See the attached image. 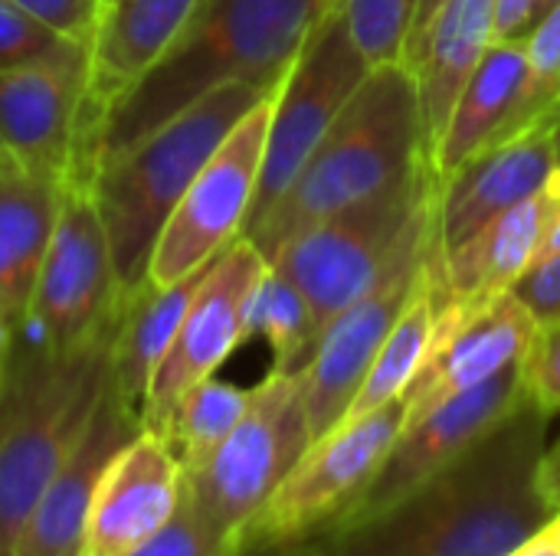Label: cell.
<instances>
[{
    "label": "cell",
    "instance_id": "cell-1",
    "mask_svg": "<svg viewBox=\"0 0 560 556\" xmlns=\"http://www.w3.org/2000/svg\"><path fill=\"white\" fill-rule=\"evenodd\" d=\"M548 423L525 403L390 511L305 544L322 556H512L558 518L538 478Z\"/></svg>",
    "mask_w": 560,
    "mask_h": 556
},
{
    "label": "cell",
    "instance_id": "cell-2",
    "mask_svg": "<svg viewBox=\"0 0 560 556\" xmlns=\"http://www.w3.org/2000/svg\"><path fill=\"white\" fill-rule=\"evenodd\" d=\"M328 7L331 0H200L167 52L108 115L95 167L223 85H279Z\"/></svg>",
    "mask_w": 560,
    "mask_h": 556
},
{
    "label": "cell",
    "instance_id": "cell-3",
    "mask_svg": "<svg viewBox=\"0 0 560 556\" xmlns=\"http://www.w3.org/2000/svg\"><path fill=\"white\" fill-rule=\"evenodd\" d=\"M430 157L413 69L384 62L368 72L289 190L243 233L266 262L318 220L384 190Z\"/></svg>",
    "mask_w": 560,
    "mask_h": 556
},
{
    "label": "cell",
    "instance_id": "cell-4",
    "mask_svg": "<svg viewBox=\"0 0 560 556\" xmlns=\"http://www.w3.org/2000/svg\"><path fill=\"white\" fill-rule=\"evenodd\" d=\"M125 315V311H121ZM121 315L79 351H49L20 338L0 377V554L85 433L112 380V344Z\"/></svg>",
    "mask_w": 560,
    "mask_h": 556
},
{
    "label": "cell",
    "instance_id": "cell-5",
    "mask_svg": "<svg viewBox=\"0 0 560 556\" xmlns=\"http://www.w3.org/2000/svg\"><path fill=\"white\" fill-rule=\"evenodd\" d=\"M272 88L246 82L223 85L95 167L89 187L108 229L125 295L148 285V265L174 206L233 125Z\"/></svg>",
    "mask_w": 560,
    "mask_h": 556
},
{
    "label": "cell",
    "instance_id": "cell-6",
    "mask_svg": "<svg viewBox=\"0 0 560 556\" xmlns=\"http://www.w3.org/2000/svg\"><path fill=\"white\" fill-rule=\"evenodd\" d=\"M436 193L440 177L423 157L384 190L318 220L276 252L269 265L305 295L318 338L400 262L436 249Z\"/></svg>",
    "mask_w": 560,
    "mask_h": 556
},
{
    "label": "cell",
    "instance_id": "cell-7",
    "mask_svg": "<svg viewBox=\"0 0 560 556\" xmlns=\"http://www.w3.org/2000/svg\"><path fill=\"white\" fill-rule=\"evenodd\" d=\"M312 433L295 374L269 370L253 387L236 429L187 475L190 508L220 534L243 544L276 488L308 452Z\"/></svg>",
    "mask_w": 560,
    "mask_h": 556
},
{
    "label": "cell",
    "instance_id": "cell-8",
    "mask_svg": "<svg viewBox=\"0 0 560 556\" xmlns=\"http://www.w3.org/2000/svg\"><path fill=\"white\" fill-rule=\"evenodd\" d=\"M371 69L374 66L348 29L341 3L331 0L276 85L262 177L243 233L289 190Z\"/></svg>",
    "mask_w": 560,
    "mask_h": 556
},
{
    "label": "cell",
    "instance_id": "cell-9",
    "mask_svg": "<svg viewBox=\"0 0 560 556\" xmlns=\"http://www.w3.org/2000/svg\"><path fill=\"white\" fill-rule=\"evenodd\" d=\"M128 305L118 285L108 229L89 184H69L59 197L52 236L36 275L23 338L49 351H79L98 338Z\"/></svg>",
    "mask_w": 560,
    "mask_h": 556
},
{
    "label": "cell",
    "instance_id": "cell-10",
    "mask_svg": "<svg viewBox=\"0 0 560 556\" xmlns=\"http://www.w3.org/2000/svg\"><path fill=\"white\" fill-rule=\"evenodd\" d=\"M404 426L407 403L400 397L377 413L338 426L312 442L246 531L243 551L305 544L331 531L371 485Z\"/></svg>",
    "mask_w": 560,
    "mask_h": 556
},
{
    "label": "cell",
    "instance_id": "cell-11",
    "mask_svg": "<svg viewBox=\"0 0 560 556\" xmlns=\"http://www.w3.org/2000/svg\"><path fill=\"white\" fill-rule=\"evenodd\" d=\"M272 95L276 88L233 125L174 206L154 246L148 285L167 288L207 269L233 239L243 236L262 177Z\"/></svg>",
    "mask_w": 560,
    "mask_h": 556
},
{
    "label": "cell",
    "instance_id": "cell-12",
    "mask_svg": "<svg viewBox=\"0 0 560 556\" xmlns=\"http://www.w3.org/2000/svg\"><path fill=\"white\" fill-rule=\"evenodd\" d=\"M266 269L269 262L262 252L243 236L210 262L164 360L144 390L141 429L164 436L180 397L213 377L220 364L246 341V301Z\"/></svg>",
    "mask_w": 560,
    "mask_h": 556
},
{
    "label": "cell",
    "instance_id": "cell-13",
    "mask_svg": "<svg viewBox=\"0 0 560 556\" xmlns=\"http://www.w3.org/2000/svg\"><path fill=\"white\" fill-rule=\"evenodd\" d=\"M85 85L89 46L75 39L39 62L0 72V147L56 187L82 184Z\"/></svg>",
    "mask_w": 560,
    "mask_h": 556
},
{
    "label": "cell",
    "instance_id": "cell-14",
    "mask_svg": "<svg viewBox=\"0 0 560 556\" xmlns=\"http://www.w3.org/2000/svg\"><path fill=\"white\" fill-rule=\"evenodd\" d=\"M525 403L528 397L522 387V370L518 364H512L492 380L436 406L423 419L407 423L397 442L390 446L387 459L381 462L377 475L371 478V485L361 492V498L345 511V518L331 531L354 528L390 511L417 488H423L430 478H436L443 469H450L459 456H466L482 436H489Z\"/></svg>",
    "mask_w": 560,
    "mask_h": 556
},
{
    "label": "cell",
    "instance_id": "cell-15",
    "mask_svg": "<svg viewBox=\"0 0 560 556\" xmlns=\"http://www.w3.org/2000/svg\"><path fill=\"white\" fill-rule=\"evenodd\" d=\"M436 265V249L400 262L371 295L345 308L318 338L312 357L295 370L312 442L341 426L387 334Z\"/></svg>",
    "mask_w": 560,
    "mask_h": 556
},
{
    "label": "cell",
    "instance_id": "cell-16",
    "mask_svg": "<svg viewBox=\"0 0 560 556\" xmlns=\"http://www.w3.org/2000/svg\"><path fill=\"white\" fill-rule=\"evenodd\" d=\"M560 220V167L522 203L482 226L469 242L436 262L433 301L436 321L469 318L515 292L538 265Z\"/></svg>",
    "mask_w": 560,
    "mask_h": 556
},
{
    "label": "cell",
    "instance_id": "cell-17",
    "mask_svg": "<svg viewBox=\"0 0 560 556\" xmlns=\"http://www.w3.org/2000/svg\"><path fill=\"white\" fill-rule=\"evenodd\" d=\"M200 0H105L89 39V85L82 105V184L92 180L98 141L115 105L151 72Z\"/></svg>",
    "mask_w": 560,
    "mask_h": 556
},
{
    "label": "cell",
    "instance_id": "cell-18",
    "mask_svg": "<svg viewBox=\"0 0 560 556\" xmlns=\"http://www.w3.org/2000/svg\"><path fill=\"white\" fill-rule=\"evenodd\" d=\"M555 170L558 154L548 118L476 151L440 180L436 259H446L495 216L532 197Z\"/></svg>",
    "mask_w": 560,
    "mask_h": 556
},
{
    "label": "cell",
    "instance_id": "cell-19",
    "mask_svg": "<svg viewBox=\"0 0 560 556\" xmlns=\"http://www.w3.org/2000/svg\"><path fill=\"white\" fill-rule=\"evenodd\" d=\"M187 498V475L174 446L141 429L105 469L89 524L82 556H121L167 528Z\"/></svg>",
    "mask_w": 560,
    "mask_h": 556
},
{
    "label": "cell",
    "instance_id": "cell-20",
    "mask_svg": "<svg viewBox=\"0 0 560 556\" xmlns=\"http://www.w3.org/2000/svg\"><path fill=\"white\" fill-rule=\"evenodd\" d=\"M141 433V413L131 410L112 387L95 406L75 449L49 478L30 518L23 521L10 556H82L85 524L95 488L112 459Z\"/></svg>",
    "mask_w": 560,
    "mask_h": 556
},
{
    "label": "cell",
    "instance_id": "cell-21",
    "mask_svg": "<svg viewBox=\"0 0 560 556\" xmlns=\"http://www.w3.org/2000/svg\"><path fill=\"white\" fill-rule=\"evenodd\" d=\"M532 331L535 318L515 292L469 318L436 321L430 354L404 393L407 423L423 419L453 397L518 364L532 341Z\"/></svg>",
    "mask_w": 560,
    "mask_h": 556
},
{
    "label": "cell",
    "instance_id": "cell-22",
    "mask_svg": "<svg viewBox=\"0 0 560 556\" xmlns=\"http://www.w3.org/2000/svg\"><path fill=\"white\" fill-rule=\"evenodd\" d=\"M59 197L62 187L30 174L0 147V364L26 331Z\"/></svg>",
    "mask_w": 560,
    "mask_h": 556
},
{
    "label": "cell",
    "instance_id": "cell-23",
    "mask_svg": "<svg viewBox=\"0 0 560 556\" xmlns=\"http://www.w3.org/2000/svg\"><path fill=\"white\" fill-rule=\"evenodd\" d=\"M499 7L502 0H443L427 29L413 75L420 88V115L430 154L450 121V111L469 72L495 43Z\"/></svg>",
    "mask_w": 560,
    "mask_h": 556
},
{
    "label": "cell",
    "instance_id": "cell-24",
    "mask_svg": "<svg viewBox=\"0 0 560 556\" xmlns=\"http://www.w3.org/2000/svg\"><path fill=\"white\" fill-rule=\"evenodd\" d=\"M525 75H528L525 39H495L482 52L430 154L440 180L453 174L463 161H469L476 151L499 141L522 98Z\"/></svg>",
    "mask_w": 560,
    "mask_h": 556
},
{
    "label": "cell",
    "instance_id": "cell-25",
    "mask_svg": "<svg viewBox=\"0 0 560 556\" xmlns=\"http://www.w3.org/2000/svg\"><path fill=\"white\" fill-rule=\"evenodd\" d=\"M207 269H200L167 288L144 285L135 295H128V305H125V315L118 321L115 344H112V387L131 410L141 413L144 390H148L158 364L164 360Z\"/></svg>",
    "mask_w": 560,
    "mask_h": 556
},
{
    "label": "cell",
    "instance_id": "cell-26",
    "mask_svg": "<svg viewBox=\"0 0 560 556\" xmlns=\"http://www.w3.org/2000/svg\"><path fill=\"white\" fill-rule=\"evenodd\" d=\"M433 328H436V301H433V272H430L427 282L410 298L400 321L394 324V331L387 334V341H384L381 354L374 357V364H371L358 397L351 400L341 426L358 423V419L377 413L381 406H387L407 393V387L413 383V377L420 374V367L430 354Z\"/></svg>",
    "mask_w": 560,
    "mask_h": 556
},
{
    "label": "cell",
    "instance_id": "cell-27",
    "mask_svg": "<svg viewBox=\"0 0 560 556\" xmlns=\"http://www.w3.org/2000/svg\"><path fill=\"white\" fill-rule=\"evenodd\" d=\"M266 338L272 351V370L295 374L318 344V328L305 295L279 272L266 269L246 301V341Z\"/></svg>",
    "mask_w": 560,
    "mask_h": 556
},
{
    "label": "cell",
    "instance_id": "cell-28",
    "mask_svg": "<svg viewBox=\"0 0 560 556\" xmlns=\"http://www.w3.org/2000/svg\"><path fill=\"white\" fill-rule=\"evenodd\" d=\"M249 393L253 390L207 377L203 383L190 387L180 397L164 429V439L174 446L184 472H194L197 465H203L213 456V449L236 429V423L243 419L249 406Z\"/></svg>",
    "mask_w": 560,
    "mask_h": 556
},
{
    "label": "cell",
    "instance_id": "cell-29",
    "mask_svg": "<svg viewBox=\"0 0 560 556\" xmlns=\"http://www.w3.org/2000/svg\"><path fill=\"white\" fill-rule=\"evenodd\" d=\"M525 56H528L525 88L499 141L541 121L560 102V3L532 26V33L525 36Z\"/></svg>",
    "mask_w": 560,
    "mask_h": 556
},
{
    "label": "cell",
    "instance_id": "cell-30",
    "mask_svg": "<svg viewBox=\"0 0 560 556\" xmlns=\"http://www.w3.org/2000/svg\"><path fill=\"white\" fill-rule=\"evenodd\" d=\"M348 29L371 66L404 62V43L417 13V0H338Z\"/></svg>",
    "mask_w": 560,
    "mask_h": 556
},
{
    "label": "cell",
    "instance_id": "cell-31",
    "mask_svg": "<svg viewBox=\"0 0 560 556\" xmlns=\"http://www.w3.org/2000/svg\"><path fill=\"white\" fill-rule=\"evenodd\" d=\"M518 370L528 403H535L551 419L560 416V315L535 321Z\"/></svg>",
    "mask_w": 560,
    "mask_h": 556
},
{
    "label": "cell",
    "instance_id": "cell-32",
    "mask_svg": "<svg viewBox=\"0 0 560 556\" xmlns=\"http://www.w3.org/2000/svg\"><path fill=\"white\" fill-rule=\"evenodd\" d=\"M240 551L243 544L220 537L184 498V508L167 528L121 556H240Z\"/></svg>",
    "mask_w": 560,
    "mask_h": 556
},
{
    "label": "cell",
    "instance_id": "cell-33",
    "mask_svg": "<svg viewBox=\"0 0 560 556\" xmlns=\"http://www.w3.org/2000/svg\"><path fill=\"white\" fill-rule=\"evenodd\" d=\"M66 43L52 26L23 10L16 0H0V72L46 59Z\"/></svg>",
    "mask_w": 560,
    "mask_h": 556
},
{
    "label": "cell",
    "instance_id": "cell-34",
    "mask_svg": "<svg viewBox=\"0 0 560 556\" xmlns=\"http://www.w3.org/2000/svg\"><path fill=\"white\" fill-rule=\"evenodd\" d=\"M16 3L33 16H39L46 26H52L59 36L89 46L105 0H16Z\"/></svg>",
    "mask_w": 560,
    "mask_h": 556
},
{
    "label": "cell",
    "instance_id": "cell-35",
    "mask_svg": "<svg viewBox=\"0 0 560 556\" xmlns=\"http://www.w3.org/2000/svg\"><path fill=\"white\" fill-rule=\"evenodd\" d=\"M518 301L532 311L535 321L560 315V249L545 256L518 285H515Z\"/></svg>",
    "mask_w": 560,
    "mask_h": 556
},
{
    "label": "cell",
    "instance_id": "cell-36",
    "mask_svg": "<svg viewBox=\"0 0 560 556\" xmlns=\"http://www.w3.org/2000/svg\"><path fill=\"white\" fill-rule=\"evenodd\" d=\"M535 26V0H502L495 39H525Z\"/></svg>",
    "mask_w": 560,
    "mask_h": 556
},
{
    "label": "cell",
    "instance_id": "cell-37",
    "mask_svg": "<svg viewBox=\"0 0 560 556\" xmlns=\"http://www.w3.org/2000/svg\"><path fill=\"white\" fill-rule=\"evenodd\" d=\"M443 7V0H417V13H413V23H410V33H407V43H404V66L413 69L417 59H420V49H423V39H427V29L436 16V10Z\"/></svg>",
    "mask_w": 560,
    "mask_h": 556
},
{
    "label": "cell",
    "instance_id": "cell-38",
    "mask_svg": "<svg viewBox=\"0 0 560 556\" xmlns=\"http://www.w3.org/2000/svg\"><path fill=\"white\" fill-rule=\"evenodd\" d=\"M538 478H541V492H545V498L551 501V508L560 514V436L555 446H548V449H545V459H541V472H538Z\"/></svg>",
    "mask_w": 560,
    "mask_h": 556
},
{
    "label": "cell",
    "instance_id": "cell-39",
    "mask_svg": "<svg viewBox=\"0 0 560 556\" xmlns=\"http://www.w3.org/2000/svg\"><path fill=\"white\" fill-rule=\"evenodd\" d=\"M240 556H322L308 544H285V547H256V551H240Z\"/></svg>",
    "mask_w": 560,
    "mask_h": 556
},
{
    "label": "cell",
    "instance_id": "cell-40",
    "mask_svg": "<svg viewBox=\"0 0 560 556\" xmlns=\"http://www.w3.org/2000/svg\"><path fill=\"white\" fill-rule=\"evenodd\" d=\"M548 125H551V138H555V154H558V167H560V102L545 115Z\"/></svg>",
    "mask_w": 560,
    "mask_h": 556
},
{
    "label": "cell",
    "instance_id": "cell-41",
    "mask_svg": "<svg viewBox=\"0 0 560 556\" xmlns=\"http://www.w3.org/2000/svg\"><path fill=\"white\" fill-rule=\"evenodd\" d=\"M555 249H560V220H558V226L551 229V236H548V246H545V252H541V259H545V256H551ZM541 259H538V262H541Z\"/></svg>",
    "mask_w": 560,
    "mask_h": 556
},
{
    "label": "cell",
    "instance_id": "cell-42",
    "mask_svg": "<svg viewBox=\"0 0 560 556\" xmlns=\"http://www.w3.org/2000/svg\"><path fill=\"white\" fill-rule=\"evenodd\" d=\"M560 0H535V23L548 13V10H555Z\"/></svg>",
    "mask_w": 560,
    "mask_h": 556
},
{
    "label": "cell",
    "instance_id": "cell-43",
    "mask_svg": "<svg viewBox=\"0 0 560 556\" xmlns=\"http://www.w3.org/2000/svg\"><path fill=\"white\" fill-rule=\"evenodd\" d=\"M0 377H3V364H0Z\"/></svg>",
    "mask_w": 560,
    "mask_h": 556
},
{
    "label": "cell",
    "instance_id": "cell-44",
    "mask_svg": "<svg viewBox=\"0 0 560 556\" xmlns=\"http://www.w3.org/2000/svg\"><path fill=\"white\" fill-rule=\"evenodd\" d=\"M512 556H518V551H515V554H512Z\"/></svg>",
    "mask_w": 560,
    "mask_h": 556
},
{
    "label": "cell",
    "instance_id": "cell-45",
    "mask_svg": "<svg viewBox=\"0 0 560 556\" xmlns=\"http://www.w3.org/2000/svg\"><path fill=\"white\" fill-rule=\"evenodd\" d=\"M0 556H3V554H0Z\"/></svg>",
    "mask_w": 560,
    "mask_h": 556
}]
</instances>
